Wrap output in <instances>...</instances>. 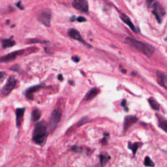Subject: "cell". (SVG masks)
I'll return each instance as SVG.
<instances>
[{"mask_svg":"<svg viewBox=\"0 0 167 167\" xmlns=\"http://www.w3.org/2000/svg\"><path fill=\"white\" fill-rule=\"evenodd\" d=\"M146 3H147L148 7H151L153 6V3H155V1H146Z\"/></svg>","mask_w":167,"mask_h":167,"instance_id":"30","label":"cell"},{"mask_svg":"<svg viewBox=\"0 0 167 167\" xmlns=\"http://www.w3.org/2000/svg\"><path fill=\"white\" fill-rule=\"evenodd\" d=\"M138 148H139V143L138 142H135L133 144L129 142V144H128V148L132 151L133 154L134 156L136 155V153H137Z\"/></svg>","mask_w":167,"mask_h":167,"instance_id":"21","label":"cell"},{"mask_svg":"<svg viewBox=\"0 0 167 167\" xmlns=\"http://www.w3.org/2000/svg\"><path fill=\"white\" fill-rule=\"evenodd\" d=\"M72 60L74 61L75 63H78L80 61V58L77 57V56H73V57H72Z\"/></svg>","mask_w":167,"mask_h":167,"instance_id":"29","label":"cell"},{"mask_svg":"<svg viewBox=\"0 0 167 167\" xmlns=\"http://www.w3.org/2000/svg\"><path fill=\"white\" fill-rule=\"evenodd\" d=\"M38 19L41 23L44 24L45 26L49 27L51 22V12L49 10H43L38 16Z\"/></svg>","mask_w":167,"mask_h":167,"instance_id":"5","label":"cell"},{"mask_svg":"<svg viewBox=\"0 0 167 167\" xmlns=\"http://www.w3.org/2000/svg\"><path fill=\"white\" fill-rule=\"evenodd\" d=\"M16 84V80L13 76H11L7 80L5 85L3 86L2 89V94L3 96H8L13 90Z\"/></svg>","mask_w":167,"mask_h":167,"instance_id":"4","label":"cell"},{"mask_svg":"<svg viewBox=\"0 0 167 167\" xmlns=\"http://www.w3.org/2000/svg\"><path fill=\"white\" fill-rule=\"evenodd\" d=\"M125 43L148 58L151 57L155 52V50L151 45L137 41L130 37H127L125 38Z\"/></svg>","mask_w":167,"mask_h":167,"instance_id":"2","label":"cell"},{"mask_svg":"<svg viewBox=\"0 0 167 167\" xmlns=\"http://www.w3.org/2000/svg\"><path fill=\"white\" fill-rule=\"evenodd\" d=\"M43 85L42 84H39V85H36L30 87V88H27L26 90H25L24 93L25 96L27 97V99H29L30 100H33V93L37 91L38 90H40L41 89H42L43 88Z\"/></svg>","mask_w":167,"mask_h":167,"instance_id":"10","label":"cell"},{"mask_svg":"<svg viewBox=\"0 0 167 167\" xmlns=\"http://www.w3.org/2000/svg\"><path fill=\"white\" fill-rule=\"evenodd\" d=\"M158 118V123H159V127L163 129L164 131L167 133V121L164 120L163 118H162L159 115H157Z\"/></svg>","mask_w":167,"mask_h":167,"instance_id":"18","label":"cell"},{"mask_svg":"<svg viewBox=\"0 0 167 167\" xmlns=\"http://www.w3.org/2000/svg\"><path fill=\"white\" fill-rule=\"evenodd\" d=\"M16 5L19 7V8L20 9H21V10H23L24 9V7H23L22 5V2L21 1H19L18 2V3H16Z\"/></svg>","mask_w":167,"mask_h":167,"instance_id":"28","label":"cell"},{"mask_svg":"<svg viewBox=\"0 0 167 167\" xmlns=\"http://www.w3.org/2000/svg\"><path fill=\"white\" fill-rule=\"evenodd\" d=\"M108 137H109V135L104 134V138H102V140H101V143H102L103 145L107 144V142H108Z\"/></svg>","mask_w":167,"mask_h":167,"instance_id":"24","label":"cell"},{"mask_svg":"<svg viewBox=\"0 0 167 167\" xmlns=\"http://www.w3.org/2000/svg\"><path fill=\"white\" fill-rule=\"evenodd\" d=\"M16 44V42L12 39V38H7V39H3L1 41V45L3 48H8L10 47H13Z\"/></svg>","mask_w":167,"mask_h":167,"instance_id":"16","label":"cell"},{"mask_svg":"<svg viewBox=\"0 0 167 167\" xmlns=\"http://www.w3.org/2000/svg\"><path fill=\"white\" fill-rule=\"evenodd\" d=\"M47 135L48 131L47 123L44 121H41V122L37 123L35 125L33 131L32 138L33 142L37 145L43 146L46 142Z\"/></svg>","mask_w":167,"mask_h":167,"instance_id":"1","label":"cell"},{"mask_svg":"<svg viewBox=\"0 0 167 167\" xmlns=\"http://www.w3.org/2000/svg\"><path fill=\"white\" fill-rule=\"evenodd\" d=\"M157 78L159 84L167 89V76L163 72L157 71Z\"/></svg>","mask_w":167,"mask_h":167,"instance_id":"12","label":"cell"},{"mask_svg":"<svg viewBox=\"0 0 167 167\" xmlns=\"http://www.w3.org/2000/svg\"><path fill=\"white\" fill-rule=\"evenodd\" d=\"M76 20L79 22H84L86 21V19L83 16H78L76 19Z\"/></svg>","mask_w":167,"mask_h":167,"instance_id":"25","label":"cell"},{"mask_svg":"<svg viewBox=\"0 0 167 167\" xmlns=\"http://www.w3.org/2000/svg\"><path fill=\"white\" fill-rule=\"evenodd\" d=\"M61 116H62V113H61V110L58 109L54 110L49 121V129L50 131H52L57 127L58 125L61 121Z\"/></svg>","mask_w":167,"mask_h":167,"instance_id":"3","label":"cell"},{"mask_svg":"<svg viewBox=\"0 0 167 167\" xmlns=\"http://www.w3.org/2000/svg\"><path fill=\"white\" fill-rule=\"evenodd\" d=\"M76 19V18L75 16H72V17L71 18V19H70V20H71V22H74V21H75Z\"/></svg>","mask_w":167,"mask_h":167,"instance_id":"32","label":"cell"},{"mask_svg":"<svg viewBox=\"0 0 167 167\" xmlns=\"http://www.w3.org/2000/svg\"><path fill=\"white\" fill-rule=\"evenodd\" d=\"M58 79L60 80H61V81L63 80V76L61 75V74H59L58 76Z\"/></svg>","mask_w":167,"mask_h":167,"instance_id":"33","label":"cell"},{"mask_svg":"<svg viewBox=\"0 0 167 167\" xmlns=\"http://www.w3.org/2000/svg\"><path fill=\"white\" fill-rule=\"evenodd\" d=\"M5 76H6V74L5 72L0 71V80H3Z\"/></svg>","mask_w":167,"mask_h":167,"instance_id":"27","label":"cell"},{"mask_svg":"<svg viewBox=\"0 0 167 167\" xmlns=\"http://www.w3.org/2000/svg\"><path fill=\"white\" fill-rule=\"evenodd\" d=\"M99 93V89L97 88H94L90 89L88 93L86 94V96L85 97V99L86 101H89V100L93 99L94 97H96L97 95Z\"/></svg>","mask_w":167,"mask_h":167,"instance_id":"15","label":"cell"},{"mask_svg":"<svg viewBox=\"0 0 167 167\" xmlns=\"http://www.w3.org/2000/svg\"><path fill=\"white\" fill-rule=\"evenodd\" d=\"M148 102L150 103V106L151 107V109L154 110H159L160 109V106H159V104L157 102L155 99H153V98H150L148 99Z\"/></svg>","mask_w":167,"mask_h":167,"instance_id":"22","label":"cell"},{"mask_svg":"<svg viewBox=\"0 0 167 167\" xmlns=\"http://www.w3.org/2000/svg\"><path fill=\"white\" fill-rule=\"evenodd\" d=\"M41 116V112L38 109L33 110L32 113V119L33 122H37Z\"/></svg>","mask_w":167,"mask_h":167,"instance_id":"20","label":"cell"},{"mask_svg":"<svg viewBox=\"0 0 167 167\" xmlns=\"http://www.w3.org/2000/svg\"><path fill=\"white\" fill-rule=\"evenodd\" d=\"M125 105H126V101H125V100H123L122 103H121V106L125 107Z\"/></svg>","mask_w":167,"mask_h":167,"instance_id":"31","label":"cell"},{"mask_svg":"<svg viewBox=\"0 0 167 167\" xmlns=\"http://www.w3.org/2000/svg\"><path fill=\"white\" fill-rule=\"evenodd\" d=\"M144 165L146 166L153 167L155 166V163L152 161L150 157H146V158L144 159Z\"/></svg>","mask_w":167,"mask_h":167,"instance_id":"23","label":"cell"},{"mask_svg":"<svg viewBox=\"0 0 167 167\" xmlns=\"http://www.w3.org/2000/svg\"><path fill=\"white\" fill-rule=\"evenodd\" d=\"M71 151H73L74 153H89V150H86V148H84L80 146H73V147L71 148Z\"/></svg>","mask_w":167,"mask_h":167,"instance_id":"19","label":"cell"},{"mask_svg":"<svg viewBox=\"0 0 167 167\" xmlns=\"http://www.w3.org/2000/svg\"><path fill=\"white\" fill-rule=\"evenodd\" d=\"M137 117L135 116V115H127L125 118L124 123H123V129L124 131H126L129 127L132 126L133 124L138 122Z\"/></svg>","mask_w":167,"mask_h":167,"instance_id":"11","label":"cell"},{"mask_svg":"<svg viewBox=\"0 0 167 167\" xmlns=\"http://www.w3.org/2000/svg\"><path fill=\"white\" fill-rule=\"evenodd\" d=\"M24 52V50H19L16 51H14L12 53L8 54L5 56L0 57V63H7L9 61H13L19 57V56L22 55Z\"/></svg>","mask_w":167,"mask_h":167,"instance_id":"6","label":"cell"},{"mask_svg":"<svg viewBox=\"0 0 167 167\" xmlns=\"http://www.w3.org/2000/svg\"><path fill=\"white\" fill-rule=\"evenodd\" d=\"M73 7L80 11L84 12H88V3L85 0H74L72 3Z\"/></svg>","mask_w":167,"mask_h":167,"instance_id":"8","label":"cell"},{"mask_svg":"<svg viewBox=\"0 0 167 167\" xmlns=\"http://www.w3.org/2000/svg\"><path fill=\"white\" fill-rule=\"evenodd\" d=\"M68 35L69 36V37H71V38H73L74 40L78 41L79 42L82 43V44H84V45L87 46V47H89V48L91 47L90 45L88 44L84 40V38H82L81 35L80 34V33L78 30H76L75 29H71L69 30L68 32Z\"/></svg>","mask_w":167,"mask_h":167,"instance_id":"9","label":"cell"},{"mask_svg":"<svg viewBox=\"0 0 167 167\" xmlns=\"http://www.w3.org/2000/svg\"><path fill=\"white\" fill-rule=\"evenodd\" d=\"M24 112V108H19V109H16V111H15V113H16V124L18 127H19L21 125Z\"/></svg>","mask_w":167,"mask_h":167,"instance_id":"13","label":"cell"},{"mask_svg":"<svg viewBox=\"0 0 167 167\" xmlns=\"http://www.w3.org/2000/svg\"><path fill=\"white\" fill-rule=\"evenodd\" d=\"M110 156L108 155V153H101L99 155V161L100 164H101V167H104L106 166L108 162L110 160Z\"/></svg>","mask_w":167,"mask_h":167,"instance_id":"17","label":"cell"},{"mask_svg":"<svg viewBox=\"0 0 167 167\" xmlns=\"http://www.w3.org/2000/svg\"><path fill=\"white\" fill-rule=\"evenodd\" d=\"M164 41H166V42H167V37H166L165 38H164Z\"/></svg>","mask_w":167,"mask_h":167,"instance_id":"34","label":"cell"},{"mask_svg":"<svg viewBox=\"0 0 167 167\" xmlns=\"http://www.w3.org/2000/svg\"><path fill=\"white\" fill-rule=\"evenodd\" d=\"M31 43H47L48 42L47 41H39L38 39H32L31 40Z\"/></svg>","mask_w":167,"mask_h":167,"instance_id":"26","label":"cell"},{"mask_svg":"<svg viewBox=\"0 0 167 167\" xmlns=\"http://www.w3.org/2000/svg\"><path fill=\"white\" fill-rule=\"evenodd\" d=\"M121 19L122 20V21H123V22H125V24L128 25V26H129V27L133 31V32H137V29H136V27L134 25V24H133L131 20H130L129 18L128 17L126 14H122V15H121Z\"/></svg>","mask_w":167,"mask_h":167,"instance_id":"14","label":"cell"},{"mask_svg":"<svg viewBox=\"0 0 167 167\" xmlns=\"http://www.w3.org/2000/svg\"><path fill=\"white\" fill-rule=\"evenodd\" d=\"M153 14L155 15L156 19L157 20L159 23L161 22V16H164L165 14V10L163 7V6L159 3V2L155 1V3H153Z\"/></svg>","mask_w":167,"mask_h":167,"instance_id":"7","label":"cell"}]
</instances>
